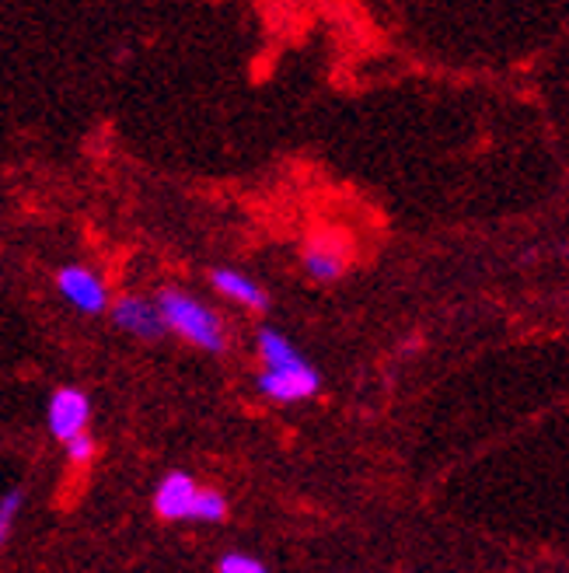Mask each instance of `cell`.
Masks as SVG:
<instances>
[{
  "mask_svg": "<svg viewBox=\"0 0 569 573\" xmlns=\"http://www.w3.org/2000/svg\"><path fill=\"white\" fill-rule=\"evenodd\" d=\"M112 321L122 332H130L137 339H162L168 332L157 304H151L144 297H122L112 308Z\"/></svg>",
  "mask_w": 569,
  "mask_h": 573,
  "instance_id": "cell-7",
  "label": "cell"
},
{
  "mask_svg": "<svg viewBox=\"0 0 569 573\" xmlns=\"http://www.w3.org/2000/svg\"><path fill=\"white\" fill-rule=\"evenodd\" d=\"M227 517V496L217 490H200V500H195V511H192V522H210L217 525Z\"/></svg>",
  "mask_w": 569,
  "mask_h": 573,
  "instance_id": "cell-10",
  "label": "cell"
},
{
  "mask_svg": "<svg viewBox=\"0 0 569 573\" xmlns=\"http://www.w3.org/2000/svg\"><path fill=\"white\" fill-rule=\"evenodd\" d=\"M210 283L217 286L227 301L241 304V308H248V312H265V308H270V294H265L252 277H245L238 270H213Z\"/></svg>",
  "mask_w": 569,
  "mask_h": 573,
  "instance_id": "cell-8",
  "label": "cell"
},
{
  "mask_svg": "<svg viewBox=\"0 0 569 573\" xmlns=\"http://www.w3.org/2000/svg\"><path fill=\"white\" fill-rule=\"evenodd\" d=\"M217 573H270V566L256 557H248V552H224Z\"/></svg>",
  "mask_w": 569,
  "mask_h": 573,
  "instance_id": "cell-11",
  "label": "cell"
},
{
  "mask_svg": "<svg viewBox=\"0 0 569 573\" xmlns=\"http://www.w3.org/2000/svg\"><path fill=\"white\" fill-rule=\"evenodd\" d=\"M195 500H200V482H195L189 472H168L162 476L154 490V511L162 522H192Z\"/></svg>",
  "mask_w": 569,
  "mask_h": 573,
  "instance_id": "cell-5",
  "label": "cell"
},
{
  "mask_svg": "<svg viewBox=\"0 0 569 573\" xmlns=\"http://www.w3.org/2000/svg\"><path fill=\"white\" fill-rule=\"evenodd\" d=\"M318 388H322V374H318L308 361H300L294 367H283V371H262L259 374V391L273 402L311 399Z\"/></svg>",
  "mask_w": 569,
  "mask_h": 573,
  "instance_id": "cell-4",
  "label": "cell"
},
{
  "mask_svg": "<svg viewBox=\"0 0 569 573\" xmlns=\"http://www.w3.org/2000/svg\"><path fill=\"white\" fill-rule=\"evenodd\" d=\"M46 420H49V434L57 441H74L81 434H87V420H92V399L84 396L81 388L74 385H63L49 396V409H46Z\"/></svg>",
  "mask_w": 569,
  "mask_h": 573,
  "instance_id": "cell-2",
  "label": "cell"
},
{
  "mask_svg": "<svg viewBox=\"0 0 569 573\" xmlns=\"http://www.w3.org/2000/svg\"><path fill=\"white\" fill-rule=\"evenodd\" d=\"M157 312L165 318V329L179 332L186 343L203 347L210 353H221L227 347V332H224V321L217 318V312L206 308L203 301L189 297L186 291H175V286L162 291Z\"/></svg>",
  "mask_w": 569,
  "mask_h": 573,
  "instance_id": "cell-1",
  "label": "cell"
},
{
  "mask_svg": "<svg viewBox=\"0 0 569 573\" xmlns=\"http://www.w3.org/2000/svg\"><path fill=\"white\" fill-rule=\"evenodd\" d=\"M17 511H22V490H11L4 500H0V546H4L8 531H11L14 517H17Z\"/></svg>",
  "mask_w": 569,
  "mask_h": 573,
  "instance_id": "cell-12",
  "label": "cell"
},
{
  "mask_svg": "<svg viewBox=\"0 0 569 573\" xmlns=\"http://www.w3.org/2000/svg\"><path fill=\"white\" fill-rule=\"evenodd\" d=\"M57 286L63 301L74 304L84 315H102L109 308V286H105V280L95 270H87V266H63L57 273Z\"/></svg>",
  "mask_w": 569,
  "mask_h": 573,
  "instance_id": "cell-3",
  "label": "cell"
},
{
  "mask_svg": "<svg viewBox=\"0 0 569 573\" xmlns=\"http://www.w3.org/2000/svg\"><path fill=\"white\" fill-rule=\"evenodd\" d=\"M349 266V248H346V238L340 231H325V235H315L308 245H305V270L311 280L318 283H332L346 273Z\"/></svg>",
  "mask_w": 569,
  "mask_h": 573,
  "instance_id": "cell-6",
  "label": "cell"
},
{
  "mask_svg": "<svg viewBox=\"0 0 569 573\" xmlns=\"http://www.w3.org/2000/svg\"><path fill=\"white\" fill-rule=\"evenodd\" d=\"M259 356H262V371H283V367H294L305 361L291 339L270 326L259 329Z\"/></svg>",
  "mask_w": 569,
  "mask_h": 573,
  "instance_id": "cell-9",
  "label": "cell"
},
{
  "mask_svg": "<svg viewBox=\"0 0 569 573\" xmlns=\"http://www.w3.org/2000/svg\"><path fill=\"white\" fill-rule=\"evenodd\" d=\"M63 447H67L70 461H87V458L95 455V441H92V434H81V437H74V441H67Z\"/></svg>",
  "mask_w": 569,
  "mask_h": 573,
  "instance_id": "cell-13",
  "label": "cell"
}]
</instances>
